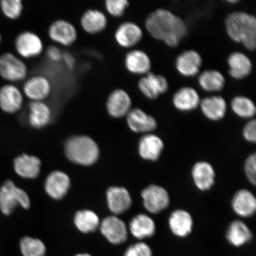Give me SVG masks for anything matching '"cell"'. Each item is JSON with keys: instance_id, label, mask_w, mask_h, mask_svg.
<instances>
[{"instance_id": "obj_30", "label": "cell", "mask_w": 256, "mask_h": 256, "mask_svg": "<svg viewBox=\"0 0 256 256\" xmlns=\"http://www.w3.org/2000/svg\"><path fill=\"white\" fill-rule=\"evenodd\" d=\"M130 231L134 238L143 240L152 238L156 231V223L151 217L146 214H139L130 220Z\"/></svg>"}, {"instance_id": "obj_8", "label": "cell", "mask_w": 256, "mask_h": 256, "mask_svg": "<svg viewBox=\"0 0 256 256\" xmlns=\"http://www.w3.org/2000/svg\"><path fill=\"white\" fill-rule=\"evenodd\" d=\"M50 39L64 46H70L78 38V32L71 22L59 19L52 22L48 30Z\"/></svg>"}, {"instance_id": "obj_33", "label": "cell", "mask_w": 256, "mask_h": 256, "mask_svg": "<svg viewBox=\"0 0 256 256\" xmlns=\"http://www.w3.org/2000/svg\"><path fill=\"white\" fill-rule=\"evenodd\" d=\"M74 224L80 232L87 234L94 232L100 223L97 214L92 210H83L76 214Z\"/></svg>"}, {"instance_id": "obj_3", "label": "cell", "mask_w": 256, "mask_h": 256, "mask_svg": "<svg viewBox=\"0 0 256 256\" xmlns=\"http://www.w3.org/2000/svg\"><path fill=\"white\" fill-rule=\"evenodd\" d=\"M65 152L70 161L82 166L94 164L100 154L97 143L86 136L70 138L66 144Z\"/></svg>"}, {"instance_id": "obj_44", "label": "cell", "mask_w": 256, "mask_h": 256, "mask_svg": "<svg viewBox=\"0 0 256 256\" xmlns=\"http://www.w3.org/2000/svg\"><path fill=\"white\" fill-rule=\"evenodd\" d=\"M75 256H92L90 254H78L76 255Z\"/></svg>"}, {"instance_id": "obj_41", "label": "cell", "mask_w": 256, "mask_h": 256, "mask_svg": "<svg viewBox=\"0 0 256 256\" xmlns=\"http://www.w3.org/2000/svg\"><path fill=\"white\" fill-rule=\"evenodd\" d=\"M62 52L56 46H51L47 48L46 55L51 62H58L62 60Z\"/></svg>"}, {"instance_id": "obj_4", "label": "cell", "mask_w": 256, "mask_h": 256, "mask_svg": "<svg viewBox=\"0 0 256 256\" xmlns=\"http://www.w3.org/2000/svg\"><path fill=\"white\" fill-rule=\"evenodd\" d=\"M18 206L30 209V198L26 192L8 180L0 188V210L4 215L10 216Z\"/></svg>"}, {"instance_id": "obj_19", "label": "cell", "mask_w": 256, "mask_h": 256, "mask_svg": "<svg viewBox=\"0 0 256 256\" xmlns=\"http://www.w3.org/2000/svg\"><path fill=\"white\" fill-rule=\"evenodd\" d=\"M108 207L115 215L126 212L132 204L130 192L122 187H112L106 193Z\"/></svg>"}, {"instance_id": "obj_21", "label": "cell", "mask_w": 256, "mask_h": 256, "mask_svg": "<svg viewBox=\"0 0 256 256\" xmlns=\"http://www.w3.org/2000/svg\"><path fill=\"white\" fill-rule=\"evenodd\" d=\"M168 224L172 232L180 238L190 235L194 227L193 218L184 210L174 211L169 216Z\"/></svg>"}, {"instance_id": "obj_28", "label": "cell", "mask_w": 256, "mask_h": 256, "mask_svg": "<svg viewBox=\"0 0 256 256\" xmlns=\"http://www.w3.org/2000/svg\"><path fill=\"white\" fill-rule=\"evenodd\" d=\"M52 116V110L46 102H31L28 106V123L36 129H42L49 124Z\"/></svg>"}, {"instance_id": "obj_45", "label": "cell", "mask_w": 256, "mask_h": 256, "mask_svg": "<svg viewBox=\"0 0 256 256\" xmlns=\"http://www.w3.org/2000/svg\"><path fill=\"white\" fill-rule=\"evenodd\" d=\"M2 37L1 34H0V44H2Z\"/></svg>"}, {"instance_id": "obj_13", "label": "cell", "mask_w": 256, "mask_h": 256, "mask_svg": "<svg viewBox=\"0 0 256 256\" xmlns=\"http://www.w3.org/2000/svg\"><path fill=\"white\" fill-rule=\"evenodd\" d=\"M102 234L112 244H122L128 238V228L126 223L115 216L106 218L100 225Z\"/></svg>"}, {"instance_id": "obj_27", "label": "cell", "mask_w": 256, "mask_h": 256, "mask_svg": "<svg viewBox=\"0 0 256 256\" xmlns=\"http://www.w3.org/2000/svg\"><path fill=\"white\" fill-rule=\"evenodd\" d=\"M172 102L176 110L187 112L196 110L200 106V98L196 90L184 87L175 92Z\"/></svg>"}, {"instance_id": "obj_25", "label": "cell", "mask_w": 256, "mask_h": 256, "mask_svg": "<svg viewBox=\"0 0 256 256\" xmlns=\"http://www.w3.org/2000/svg\"><path fill=\"white\" fill-rule=\"evenodd\" d=\"M229 66L228 72L232 78L241 80L250 75L252 64L250 59L241 52H234L227 59Z\"/></svg>"}, {"instance_id": "obj_20", "label": "cell", "mask_w": 256, "mask_h": 256, "mask_svg": "<svg viewBox=\"0 0 256 256\" xmlns=\"http://www.w3.org/2000/svg\"><path fill=\"white\" fill-rule=\"evenodd\" d=\"M192 177L198 190L201 191L209 190L215 184V170L210 163L199 162L192 168Z\"/></svg>"}, {"instance_id": "obj_1", "label": "cell", "mask_w": 256, "mask_h": 256, "mask_svg": "<svg viewBox=\"0 0 256 256\" xmlns=\"http://www.w3.org/2000/svg\"><path fill=\"white\" fill-rule=\"evenodd\" d=\"M145 26L153 38L170 48L178 46L188 34L183 19L167 9L158 8L151 12L147 16Z\"/></svg>"}, {"instance_id": "obj_24", "label": "cell", "mask_w": 256, "mask_h": 256, "mask_svg": "<svg viewBox=\"0 0 256 256\" xmlns=\"http://www.w3.org/2000/svg\"><path fill=\"white\" fill-rule=\"evenodd\" d=\"M200 106L204 116L210 120H222L226 114V102L222 96H210L202 99Z\"/></svg>"}, {"instance_id": "obj_6", "label": "cell", "mask_w": 256, "mask_h": 256, "mask_svg": "<svg viewBox=\"0 0 256 256\" xmlns=\"http://www.w3.org/2000/svg\"><path fill=\"white\" fill-rule=\"evenodd\" d=\"M14 46L18 55L25 59L39 56L44 50L41 38L34 32L28 30L18 35L14 41Z\"/></svg>"}, {"instance_id": "obj_42", "label": "cell", "mask_w": 256, "mask_h": 256, "mask_svg": "<svg viewBox=\"0 0 256 256\" xmlns=\"http://www.w3.org/2000/svg\"><path fill=\"white\" fill-rule=\"evenodd\" d=\"M62 60L68 70H72L75 68L76 60L74 56L71 53L63 52Z\"/></svg>"}, {"instance_id": "obj_31", "label": "cell", "mask_w": 256, "mask_h": 256, "mask_svg": "<svg viewBox=\"0 0 256 256\" xmlns=\"http://www.w3.org/2000/svg\"><path fill=\"white\" fill-rule=\"evenodd\" d=\"M252 238V233L248 226L240 220L232 222L226 232L227 241L236 248L247 244L251 241Z\"/></svg>"}, {"instance_id": "obj_26", "label": "cell", "mask_w": 256, "mask_h": 256, "mask_svg": "<svg viewBox=\"0 0 256 256\" xmlns=\"http://www.w3.org/2000/svg\"><path fill=\"white\" fill-rule=\"evenodd\" d=\"M232 206L234 212L240 217H250L256 212V200L254 195L248 190H242L233 196Z\"/></svg>"}, {"instance_id": "obj_12", "label": "cell", "mask_w": 256, "mask_h": 256, "mask_svg": "<svg viewBox=\"0 0 256 256\" xmlns=\"http://www.w3.org/2000/svg\"><path fill=\"white\" fill-rule=\"evenodd\" d=\"M24 95L23 92L14 84L2 86L0 88V108L6 114L17 113L23 107Z\"/></svg>"}, {"instance_id": "obj_40", "label": "cell", "mask_w": 256, "mask_h": 256, "mask_svg": "<svg viewBox=\"0 0 256 256\" xmlns=\"http://www.w3.org/2000/svg\"><path fill=\"white\" fill-rule=\"evenodd\" d=\"M242 136L249 142L254 143L256 140V122L252 120L246 124L242 130Z\"/></svg>"}, {"instance_id": "obj_7", "label": "cell", "mask_w": 256, "mask_h": 256, "mask_svg": "<svg viewBox=\"0 0 256 256\" xmlns=\"http://www.w3.org/2000/svg\"><path fill=\"white\" fill-rule=\"evenodd\" d=\"M143 204L148 212L158 214L168 208L170 202L167 190L161 186L151 184L142 191Z\"/></svg>"}, {"instance_id": "obj_37", "label": "cell", "mask_w": 256, "mask_h": 256, "mask_svg": "<svg viewBox=\"0 0 256 256\" xmlns=\"http://www.w3.org/2000/svg\"><path fill=\"white\" fill-rule=\"evenodd\" d=\"M104 4L108 14L112 17L120 18L126 14L130 2L127 0H106Z\"/></svg>"}, {"instance_id": "obj_15", "label": "cell", "mask_w": 256, "mask_h": 256, "mask_svg": "<svg viewBox=\"0 0 256 256\" xmlns=\"http://www.w3.org/2000/svg\"><path fill=\"white\" fill-rule=\"evenodd\" d=\"M143 38V32L138 25L132 22L121 24L114 32V40L118 46L130 48L138 44Z\"/></svg>"}, {"instance_id": "obj_18", "label": "cell", "mask_w": 256, "mask_h": 256, "mask_svg": "<svg viewBox=\"0 0 256 256\" xmlns=\"http://www.w3.org/2000/svg\"><path fill=\"white\" fill-rule=\"evenodd\" d=\"M124 64L128 72L136 75L147 74L152 66L148 54L140 50L129 51L124 56Z\"/></svg>"}, {"instance_id": "obj_5", "label": "cell", "mask_w": 256, "mask_h": 256, "mask_svg": "<svg viewBox=\"0 0 256 256\" xmlns=\"http://www.w3.org/2000/svg\"><path fill=\"white\" fill-rule=\"evenodd\" d=\"M28 68L24 60L11 52L0 56V76L8 82L23 81L27 78Z\"/></svg>"}, {"instance_id": "obj_2", "label": "cell", "mask_w": 256, "mask_h": 256, "mask_svg": "<svg viewBox=\"0 0 256 256\" xmlns=\"http://www.w3.org/2000/svg\"><path fill=\"white\" fill-rule=\"evenodd\" d=\"M226 30L234 42L242 44L250 51L256 48V18L244 12H234L226 16Z\"/></svg>"}, {"instance_id": "obj_22", "label": "cell", "mask_w": 256, "mask_h": 256, "mask_svg": "<svg viewBox=\"0 0 256 256\" xmlns=\"http://www.w3.org/2000/svg\"><path fill=\"white\" fill-rule=\"evenodd\" d=\"M164 144L158 136L147 134L140 140L138 152L140 158L147 161L155 162L162 155Z\"/></svg>"}, {"instance_id": "obj_9", "label": "cell", "mask_w": 256, "mask_h": 256, "mask_svg": "<svg viewBox=\"0 0 256 256\" xmlns=\"http://www.w3.org/2000/svg\"><path fill=\"white\" fill-rule=\"evenodd\" d=\"M22 92L31 102H44L52 92V84L44 76H34L26 80Z\"/></svg>"}, {"instance_id": "obj_43", "label": "cell", "mask_w": 256, "mask_h": 256, "mask_svg": "<svg viewBox=\"0 0 256 256\" xmlns=\"http://www.w3.org/2000/svg\"><path fill=\"white\" fill-rule=\"evenodd\" d=\"M227 2L231 3V4H236V3L238 2L239 1H238V0H229V1H227Z\"/></svg>"}, {"instance_id": "obj_17", "label": "cell", "mask_w": 256, "mask_h": 256, "mask_svg": "<svg viewBox=\"0 0 256 256\" xmlns=\"http://www.w3.org/2000/svg\"><path fill=\"white\" fill-rule=\"evenodd\" d=\"M71 186V181L68 176L65 172L56 171L48 176L44 188L50 198L60 200L66 196Z\"/></svg>"}, {"instance_id": "obj_38", "label": "cell", "mask_w": 256, "mask_h": 256, "mask_svg": "<svg viewBox=\"0 0 256 256\" xmlns=\"http://www.w3.org/2000/svg\"><path fill=\"white\" fill-rule=\"evenodd\" d=\"M124 256H153L151 248L145 242H137L130 246Z\"/></svg>"}, {"instance_id": "obj_29", "label": "cell", "mask_w": 256, "mask_h": 256, "mask_svg": "<svg viewBox=\"0 0 256 256\" xmlns=\"http://www.w3.org/2000/svg\"><path fill=\"white\" fill-rule=\"evenodd\" d=\"M41 162L39 158L34 156L22 154L14 161V170L19 176L25 178L33 179L38 177L40 172Z\"/></svg>"}, {"instance_id": "obj_16", "label": "cell", "mask_w": 256, "mask_h": 256, "mask_svg": "<svg viewBox=\"0 0 256 256\" xmlns=\"http://www.w3.org/2000/svg\"><path fill=\"white\" fill-rule=\"evenodd\" d=\"M175 65L180 74L192 78L200 72L202 65V58L196 50H185L177 57Z\"/></svg>"}, {"instance_id": "obj_11", "label": "cell", "mask_w": 256, "mask_h": 256, "mask_svg": "<svg viewBox=\"0 0 256 256\" xmlns=\"http://www.w3.org/2000/svg\"><path fill=\"white\" fill-rule=\"evenodd\" d=\"M138 87L145 97L156 100L168 91L169 84L164 76L150 72L139 80Z\"/></svg>"}, {"instance_id": "obj_14", "label": "cell", "mask_w": 256, "mask_h": 256, "mask_svg": "<svg viewBox=\"0 0 256 256\" xmlns=\"http://www.w3.org/2000/svg\"><path fill=\"white\" fill-rule=\"evenodd\" d=\"M126 118L128 127L136 133L151 134L158 128L155 118L140 108H132Z\"/></svg>"}, {"instance_id": "obj_32", "label": "cell", "mask_w": 256, "mask_h": 256, "mask_svg": "<svg viewBox=\"0 0 256 256\" xmlns=\"http://www.w3.org/2000/svg\"><path fill=\"white\" fill-rule=\"evenodd\" d=\"M200 88L206 92H218L225 87L226 78L217 70H208L202 72L198 78Z\"/></svg>"}, {"instance_id": "obj_39", "label": "cell", "mask_w": 256, "mask_h": 256, "mask_svg": "<svg viewBox=\"0 0 256 256\" xmlns=\"http://www.w3.org/2000/svg\"><path fill=\"white\" fill-rule=\"evenodd\" d=\"M244 172L248 180L254 185L256 182V156L252 154L246 160L244 164Z\"/></svg>"}, {"instance_id": "obj_10", "label": "cell", "mask_w": 256, "mask_h": 256, "mask_svg": "<svg viewBox=\"0 0 256 256\" xmlns=\"http://www.w3.org/2000/svg\"><path fill=\"white\" fill-rule=\"evenodd\" d=\"M132 98L124 89L117 88L108 94L106 102L108 114L116 119L126 116L132 110Z\"/></svg>"}, {"instance_id": "obj_34", "label": "cell", "mask_w": 256, "mask_h": 256, "mask_svg": "<svg viewBox=\"0 0 256 256\" xmlns=\"http://www.w3.org/2000/svg\"><path fill=\"white\" fill-rule=\"evenodd\" d=\"M230 106L234 113L242 119H252L255 116V104L246 96H236L232 99Z\"/></svg>"}, {"instance_id": "obj_36", "label": "cell", "mask_w": 256, "mask_h": 256, "mask_svg": "<svg viewBox=\"0 0 256 256\" xmlns=\"http://www.w3.org/2000/svg\"><path fill=\"white\" fill-rule=\"evenodd\" d=\"M0 8L6 18L16 20L22 14L24 5L22 0H2L0 2Z\"/></svg>"}, {"instance_id": "obj_23", "label": "cell", "mask_w": 256, "mask_h": 256, "mask_svg": "<svg viewBox=\"0 0 256 256\" xmlns=\"http://www.w3.org/2000/svg\"><path fill=\"white\" fill-rule=\"evenodd\" d=\"M108 24L106 15L98 9H88L80 18V24L82 30L90 34L101 33L107 28Z\"/></svg>"}, {"instance_id": "obj_35", "label": "cell", "mask_w": 256, "mask_h": 256, "mask_svg": "<svg viewBox=\"0 0 256 256\" xmlns=\"http://www.w3.org/2000/svg\"><path fill=\"white\" fill-rule=\"evenodd\" d=\"M20 249L24 256H44L46 245L40 239L25 236L20 240Z\"/></svg>"}]
</instances>
